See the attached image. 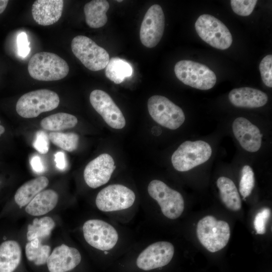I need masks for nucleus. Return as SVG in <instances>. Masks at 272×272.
Instances as JSON below:
<instances>
[{
	"mask_svg": "<svg viewBox=\"0 0 272 272\" xmlns=\"http://www.w3.org/2000/svg\"><path fill=\"white\" fill-rule=\"evenodd\" d=\"M222 201L229 210L238 211L241 208V200L237 188L230 178L221 176L217 181Z\"/></svg>",
	"mask_w": 272,
	"mask_h": 272,
	"instance_id": "nucleus-24",
	"label": "nucleus"
},
{
	"mask_svg": "<svg viewBox=\"0 0 272 272\" xmlns=\"http://www.w3.org/2000/svg\"><path fill=\"white\" fill-rule=\"evenodd\" d=\"M54 161L56 166L61 170H64L66 167V161L64 153L58 152L54 155Z\"/></svg>",
	"mask_w": 272,
	"mask_h": 272,
	"instance_id": "nucleus-37",
	"label": "nucleus"
},
{
	"mask_svg": "<svg viewBox=\"0 0 272 272\" xmlns=\"http://www.w3.org/2000/svg\"><path fill=\"white\" fill-rule=\"evenodd\" d=\"M194 27L199 37L215 48L226 49L232 43V36L228 28L212 15H200L196 20Z\"/></svg>",
	"mask_w": 272,
	"mask_h": 272,
	"instance_id": "nucleus-6",
	"label": "nucleus"
},
{
	"mask_svg": "<svg viewBox=\"0 0 272 272\" xmlns=\"http://www.w3.org/2000/svg\"><path fill=\"white\" fill-rule=\"evenodd\" d=\"M234 135L243 149L256 152L261 147L262 134L259 128L247 119L240 117L232 123Z\"/></svg>",
	"mask_w": 272,
	"mask_h": 272,
	"instance_id": "nucleus-16",
	"label": "nucleus"
},
{
	"mask_svg": "<svg viewBox=\"0 0 272 272\" xmlns=\"http://www.w3.org/2000/svg\"><path fill=\"white\" fill-rule=\"evenodd\" d=\"M174 72L183 84L199 90H209L217 82L215 74L207 65L190 60L178 61L175 65Z\"/></svg>",
	"mask_w": 272,
	"mask_h": 272,
	"instance_id": "nucleus-5",
	"label": "nucleus"
},
{
	"mask_svg": "<svg viewBox=\"0 0 272 272\" xmlns=\"http://www.w3.org/2000/svg\"><path fill=\"white\" fill-rule=\"evenodd\" d=\"M117 2H122V1H116Z\"/></svg>",
	"mask_w": 272,
	"mask_h": 272,
	"instance_id": "nucleus-40",
	"label": "nucleus"
},
{
	"mask_svg": "<svg viewBox=\"0 0 272 272\" xmlns=\"http://www.w3.org/2000/svg\"><path fill=\"white\" fill-rule=\"evenodd\" d=\"M109 8V3L105 0H93L87 3L84 7L86 24L92 28L104 26L107 22L106 13Z\"/></svg>",
	"mask_w": 272,
	"mask_h": 272,
	"instance_id": "nucleus-23",
	"label": "nucleus"
},
{
	"mask_svg": "<svg viewBox=\"0 0 272 272\" xmlns=\"http://www.w3.org/2000/svg\"><path fill=\"white\" fill-rule=\"evenodd\" d=\"M78 123L76 116L66 113L59 112L43 118L40 122L41 126L48 130L59 131L73 128Z\"/></svg>",
	"mask_w": 272,
	"mask_h": 272,
	"instance_id": "nucleus-26",
	"label": "nucleus"
},
{
	"mask_svg": "<svg viewBox=\"0 0 272 272\" xmlns=\"http://www.w3.org/2000/svg\"><path fill=\"white\" fill-rule=\"evenodd\" d=\"M86 242L93 247L102 251L112 249L118 240L116 230L110 224L99 219H91L83 226Z\"/></svg>",
	"mask_w": 272,
	"mask_h": 272,
	"instance_id": "nucleus-11",
	"label": "nucleus"
},
{
	"mask_svg": "<svg viewBox=\"0 0 272 272\" xmlns=\"http://www.w3.org/2000/svg\"><path fill=\"white\" fill-rule=\"evenodd\" d=\"M257 0H231L230 4L233 12L241 16H248L253 12Z\"/></svg>",
	"mask_w": 272,
	"mask_h": 272,
	"instance_id": "nucleus-31",
	"label": "nucleus"
},
{
	"mask_svg": "<svg viewBox=\"0 0 272 272\" xmlns=\"http://www.w3.org/2000/svg\"><path fill=\"white\" fill-rule=\"evenodd\" d=\"M59 103V98L56 93L47 89H40L23 95L17 102L16 109L21 117L31 118L42 112L55 109Z\"/></svg>",
	"mask_w": 272,
	"mask_h": 272,
	"instance_id": "nucleus-3",
	"label": "nucleus"
},
{
	"mask_svg": "<svg viewBox=\"0 0 272 272\" xmlns=\"http://www.w3.org/2000/svg\"><path fill=\"white\" fill-rule=\"evenodd\" d=\"M48 183V178L43 176L29 180L16 191L14 195L15 202L20 208L27 206L36 195L47 186Z\"/></svg>",
	"mask_w": 272,
	"mask_h": 272,
	"instance_id": "nucleus-22",
	"label": "nucleus"
},
{
	"mask_svg": "<svg viewBox=\"0 0 272 272\" xmlns=\"http://www.w3.org/2000/svg\"><path fill=\"white\" fill-rule=\"evenodd\" d=\"M259 69L263 83L268 87H272V55H266L260 61Z\"/></svg>",
	"mask_w": 272,
	"mask_h": 272,
	"instance_id": "nucleus-32",
	"label": "nucleus"
},
{
	"mask_svg": "<svg viewBox=\"0 0 272 272\" xmlns=\"http://www.w3.org/2000/svg\"><path fill=\"white\" fill-rule=\"evenodd\" d=\"M63 8L62 0H37L32 5V14L37 24L49 26L59 20Z\"/></svg>",
	"mask_w": 272,
	"mask_h": 272,
	"instance_id": "nucleus-18",
	"label": "nucleus"
},
{
	"mask_svg": "<svg viewBox=\"0 0 272 272\" xmlns=\"http://www.w3.org/2000/svg\"><path fill=\"white\" fill-rule=\"evenodd\" d=\"M270 216V210L268 208H262L256 215L253 222L254 227L258 234H263L266 232V224Z\"/></svg>",
	"mask_w": 272,
	"mask_h": 272,
	"instance_id": "nucleus-33",
	"label": "nucleus"
},
{
	"mask_svg": "<svg viewBox=\"0 0 272 272\" xmlns=\"http://www.w3.org/2000/svg\"><path fill=\"white\" fill-rule=\"evenodd\" d=\"M30 162L32 169L36 172L41 173L44 171V165L38 156L35 155L32 157Z\"/></svg>",
	"mask_w": 272,
	"mask_h": 272,
	"instance_id": "nucleus-36",
	"label": "nucleus"
},
{
	"mask_svg": "<svg viewBox=\"0 0 272 272\" xmlns=\"http://www.w3.org/2000/svg\"><path fill=\"white\" fill-rule=\"evenodd\" d=\"M18 54L22 57H26L30 52V48L27 36L25 32L19 34L17 38Z\"/></svg>",
	"mask_w": 272,
	"mask_h": 272,
	"instance_id": "nucleus-35",
	"label": "nucleus"
},
{
	"mask_svg": "<svg viewBox=\"0 0 272 272\" xmlns=\"http://www.w3.org/2000/svg\"><path fill=\"white\" fill-rule=\"evenodd\" d=\"M9 1L0 0V14H2L6 9Z\"/></svg>",
	"mask_w": 272,
	"mask_h": 272,
	"instance_id": "nucleus-38",
	"label": "nucleus"
},
{
	"mask_svg": "<svg viewBox=\"0 0 272 272\" xmlns=\"http://www.w3.org/2000/svg\"><path fill=\"white\" fill-rule=\"evenodd\" d=\"M22 250L18 242L4 239L0 243V272H14L19 265Z\"/></svg>",
	"mask_w": 272,
	"mask_h": 272,
	"instance_id": "nucleus-20",
	"label": "nucleus"
},
{
	"mask_svg": "<svg viewBox=\"0 0 272 272\" xmlns=\"http://www.w3.org/2000/svg\"><path fill=\"white\" fill-rule=\"evenodd\" d=\"M148 191L150 196L158 202L166 217L176 219L183 213L184 201L182 195L163 181H151L148 185Z\"/></svg>",
	"mask_w": 272,
	"mask_h": 272,
	"instance_id": "nucleus-9",
	"label": "nucleus"
},
{
	"mask_svg": "<svg viewBox=\"0 0 272 272\" xmlns=\"http://www.w3.org/2000/svg\"><path fill=\"white\" fill-rule=\"evenodd\" d=\"M254 175L252 169L249 165L244 166L241 171L239 182V191L244 198L251 194L254 186Z\"/></svg>",
	"mask_w": 272,
	"mask_h": 272,
	"instance_id": "nucleus-30",
	"label": "nucleus"
},
{
	"mask_svg": "<svg viewBox=\"0 0 272 272\" xmlns=\"http://www.w3.org/2000/svg\"><path fill=\"white\" fill-rule=\"evenodd\" d=\"M28 71L35 80L53 81L65 77L69 66L65 60L55 53L40 52L34 54L29 60Z\"/></svg>",
	"mask_w": 272,
	"mask_h": 272,
	"instance_id": "nucleus-1",
	"label": "nucleus"
},
{
	"mask_svg": "<svg viewBox=\"0 0 272 272\" xmlns=\"http://www.w3.org/2000/svg\"><path fill=\"white\" fill-rule=\"evenodd\" d=\"M212 153V148L208 143L201 140L187 141L173 153L171 162L176 170L187 171L207 161Z\"/></svg>",
	"mask_w": 272,
	"mask_h": 272,
	"instance_id": "nucleus-4",
	"label": "nucleus"
},
{
	"mask_svg": "<svg viewBox=\"0 0 272 272\" xmlns=\"http://www.w3.org/2000/svg\"><path fill=\"white\" fill-rule=\"evenodd\" d=\"M134 192L121 184L109 185L98 193L95 203L97 208L105 212L117 211L128 209L134 202Z\"/></svg>",
	"mask_w": 272,
	"mask_h": 272,
	"instance_id": "nucleus-10",
	"label": "nucleus"
},
{
	"mask_svg": "<svg viewBox=\"0 0 272 272\" xmlns=\"http://www.w3.org/2000/svg\"><path fill=\"white\" fill-rule=\"evenodd\" d=\"M165 28V16L161 7L154 5L147 10L141 24L140 38L148 48L155 47L161 40Z\"/></svg>",
	"mask_w": 272,
	"mask_h": 272,
	"instance_id": "nucleus-12",
	"label": "nucleus"
},
{
	"mask_svg": "<svg viewBox=\"0 0 272 272\" xmlns=\"http://www.w3.org/2000/svg\"><path fill=\"white\" fill-rule=\"evenodd\" d=\"M90 101L94 109L111 127L120 129L126 123L123 113L110 96L101 90H94L90 95Z\"/></svg>",
	"mask_w": 272,
	"mask_h": 272,
	"instance_id": "nucleus-14",
	"label": "nucleus"
},
{
	"mask_svg": "<svg viewBox=\"0 0 272 272\" xmlns=\"http://www.w3.org/2000/svg\"><path fill=\"white\" fill-rule=\"evenodd\" d=\"M1 120H0V136L3 134L5 131V128L4 126L1 125Z\"/></svg>",
	"mask_w": 272,
	"mask_h": 272,
	"instance_id": "nucleus-39",
	"label": "nucleus"
},
{
	"mask_svg": "<svg viewBox=\"0 0 272 272\" xmlns=\"http://www.w3.org/2000/svg\"><path fill=\"white\" fill-rule=\"evenodd\" d=\"M58 195L52 189L43 190L36 195L26 206L25 211L33 216L44 215L56 206Z\"/></svg>",
	"mask_w": 272,
	"mask_h": 272,
	"instance_id": "nucleus-21",
	"label": "nucleus"
},
{
	"mask_svg": "<svg viewBox=\"0 0 272 272\" xmlns=\"http://www.w3.org/2000/svg\"><path fill=\"white\" fill-rule=\"evenodd\" d=\"M51 248L49 245L42 244L41 240L37 238L28 242L25 246L27 259L37 265L46 263Z\"/></svg>",
	"mask_w": 272,
	"mask_h": 272,
	"instance_id": "nucleus-28",
	"label": "nucleus"
},
{
	"mask_svg": "<svg viewBox=\"0 0 272 272\" xmlns=\"http://www.w3.org/2000/svg\"><path fill=\"white\" fill-rule=\"evenodd\" d=\"M49 141L48 135L44 131H38L35 134L33 146L40 154H45L49 150Z\"/></svg>",
	"mask_w": 272,
	"mask_h": 272,
	"instance_id": "nucleus-34",
	"label": "nucleus"
},
{
	"mask_svg": "<svg viewBox=\"0 0 272 272\" xmlns=\"http://www.w3.org/2000/svg\"><path fill=\"white\" fill-rule=\"evenodd\" d=\"M81 258L77 249L61 244L53 249L46 263L49 272H67L79 265Z\"/></svg>",
	"mask_w": 272,
	"mask_h": 272,
	"instance_id": "nucleus-17",
	"label": "nucleus"
},
{
	"mask_svg": "<svg viewBox=\"0 0 272 272\" xmlns=\"http://www.w3.org/2000/svg\"><path fill=\"white\" fill-rule=\"evenodd\" d=\"M148 109L154 121L170 129H177L185 121L182 109L163 96L151 97L148 101Z\"/></svg>",
	"mask_w": 272,
	"mask_h": 272,
	"instance_id": "nucleus-8",
	"label": "nucleus"
},
{
	"mask_svg": "<svg viewBox=\"0 0 272 272\" xmlns=\"http://www.w3.org/2000/svg\"><path fill=\"white\" fill-rule=\"evenodd\" d=\"M105 73L110 80L115 84H120L131 76L133 70L130 64L125 60L114 57L109 59Z\"/></svg>",
	"mask_w": 272,
	"mask_h": 272,
	"instance_id": "nucleus-25",
	"label": "nucleus"
},
{
	"mask_svg": "<svg viewBox=\"0 0 272 272\" xmlns=\"http://www.w3.org/2000/svg\"><path fill=\"white\" fill-rule=\"evenodd\" d=\"M196 235L200 243L209 251L215 252L224 248L230 237L229 224L217 220L213 216H207L199 221Z\"/></svg>",
	"mask_w": 272,
	"mask_h": 272,
	"instance_id": "nucleus-2",
	"label": "nucleus"
},
{
	"mask_svg": "<svg viewBox=\"0 0 272 272\" xmlns=\"http://www.w3.org/2000/svg\"><path fill=\"white\" fill-rule=\"evenodd\" d=\"M0 183H1V181H0Z\"/></svg>",
	"mask_w": 272,
	"mask_h": 272,
	"instance_id": "nucleus-41",
	"label": "nucleus"
},
{
	"mask_svg": "<svg viewBox=\"0 0 272 272\" xmlns=\"http://www.w3.org/2000/svg\"><path fill=\"white\" fill-rule=\"evenodd\" d=\"M55 226V222L51 217L46 216L34 219L32 224L28 226L27 240L30 241L37 238L41 240L48 237Z\"/></svg>",
	"mask_w": 272,
	"mask_h": 272,
	"instance_id": "nucleus-27",
	"label": "nucleus"
},
{
	"mask_svg": "<svg viewBox=\"0 0 272 272\" xmlns=\"http://www.w3.org/2000/svg\"><path fill=\"white\" fill-rule=\"evenodd\" d=\"M71 48L75 56L86 67L92 71L104 69L109 61L107 51L85 36L74 37L71 42Z\"/></svg>",
	"mask_w": 272,
	"mask_h": 272,
	"instance_id": "nucleus-7",
	"label": "nucleus"
},
{
	"mask_svg": "<svg viewBox=\"0 0 272 272\" xmlns=\"http://www.w3.org/2000/svg\"><path fill=\"white\" fill-rule=\"evenodd\" d=\"M230 102L238 107L253 108L262 107L268 100L263 92L250 87H241L232 90L228 95Z\"/></svg>",
	"mask_w": 272,
	"mask_h": 272,
	"instance_id": "nucleus-19",
	"label": "nucleus"
},
{
	"mask_svg": "<svg viewBox=\"0 0 272 272\" xmlns=\"http://www.w3.org/2000/svg\"><path fill=\"white\" fill-rule=\"evenodd\" d=\"M48 138L53 144L70 152L76 150L78 147L79 137L74 132H51Z\"/></svg>",
	"mask_w": 272,
	"mask_h": 272,
	"instance_id": "nucleus-29",
	"label": "nucleus"
},
{
	"mask_svg": "<svg viewBox=\"0 0 272 272\" xmlns=\"http://www.w3.org/2000/svg\"><path fill=\"white\" fill-rule=\"evenodd\" d=\"M112 157L104 153L90 161L84 171L86 184L92 188L100 187L108 182L116 166Z\"/></svg>",
	"mask_w": 272,
	"mask_h": 272,
	"instance_id": "nucleus-15",
	"label": "nucleus"
},
{
	"mask_svg": "<svg viewBox=\"0 0 272 272\" xmlns=\"http://www.w3.org/2000/svg\"><path fill=\"white\" fill-rule=\"evenodd\" d=\"M174 253L173 245L167 241H158L147 247L139 255L137 266L144 270H150L168 264Z\"/></svg>",
	"mask_w": 272,
	"mask_h": 272,
	"instance_id": "nucleus-13",
	"label": "nucleus"
}]
</instances>
